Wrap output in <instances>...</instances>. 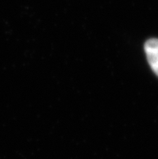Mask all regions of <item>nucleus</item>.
<instances>
[{
	"label": "nucleus",
	"instance_id": "nucleus-1",
	"mask_svg": "<svg viewBox=\"0 0 158 159\" xmlns=\"http://www.w3.org/2000/svg\"><path fill=\"white\" fill-rule=\"evenodd\" d=\"M144 52L148 64L158 76V39H149L144 44Z\"/></svg>",
	"mask_w": 158,
	"mask_h": 159
}]
</instances>
